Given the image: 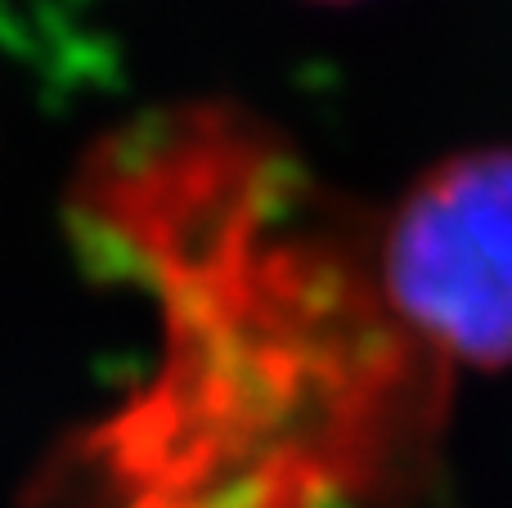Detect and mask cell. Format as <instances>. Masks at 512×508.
I'll use <instances>...</instances> for the list:
<instances>
[{
	"label": "cell",
	"instance_id": "1",
	"mask_svg": "<svg viewBox=\"0 0 512 508\" xmlns=\"http://www.w3.org/2000/svg\"><path fill=\"white\" fill-rule=\"evenodd\" d=\"M387 306L441 356L512 365V144L445 153L382 225Z\"/></svg>",
	"mask_w": 512,
	"mask_h": 508
},
{
	"label": "cell",
	"instance_id": "2",
	"mask_svg": "<svg viewBox=\"0 0 512 508\" xmlns=\"http://www.w3.org/2000/svg\"><path fill=\"white\" fill-rule=\"evenodd\" d=\"M310 5H360V0H310Z\"/></svg>",
	"mask_w": 512,
	"mask_h": 508
}]
</instances>
